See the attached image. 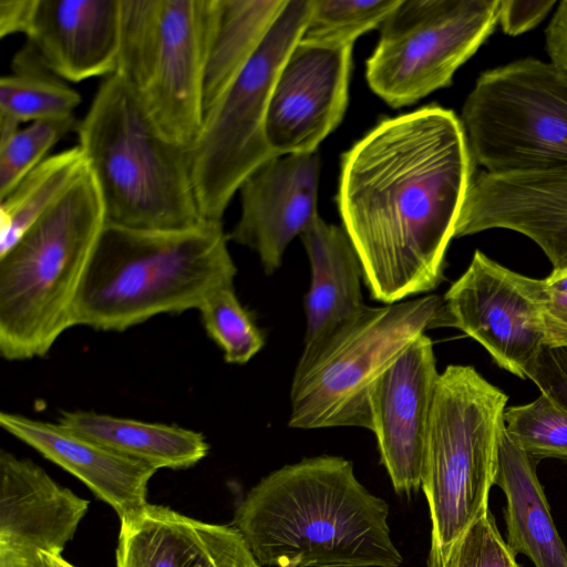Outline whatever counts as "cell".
Wrapping results in <instances>:
<instances>
[{
	"label": "cell",
	"instance_id": "cell-23",
	"mask_svg": "<svg viewBox=\"0 0 567 567\" xmlns=\"http://www.w3.org/2000/svg\"><path fill=\"white\" fill-rule=\"evenodd\" d=\"M287 0H206L203 121L247 65Z\"/></svg>",
	"mask_w": 567,
	"mask_h": 567
},
{
	"label": "cell",
	"instance_id": "cell-3",
	"mask_svg": "<svg viewBox=\"0 0 567 567\" xmlns=\"http://www.w3.org/2000/svg\"><path fill=\"white\" fill-rule=\"evenodd\" d=\"M223 221L182 229L105 224L83 278L74 326L121 332L163 313L199 309L237 272Z\"/></svg>",
	"mask_w": 567,
	"mask_h": 567
},
{
	"label": "cell",
	"instance_id": "cell-30",
	"mask_svg": "<svg viewBox=\"0 0 567 567\" xmlns=\"http://www.w3.org/2000/svg\"><path fill=\"white\" fill-rule=\"evenodd\" d=\"M75 117L31 122L0 144V199L44 158L65 134L76 130Z\"/></svg>",
	"mask_w": 567,
	"mask_h": 567
},
{
	"label": "cell",
	"instance_id": "cell-8",
	"mask_svg": "<svg viewBox=\"0 0 567 567\" xmlns=\"http://www.w3.org/2000/svg\"><path fill=\"white\" fill-rule=\"evenodd\" d=\"M460 120L487 173L567 167V74L550 61L529 56L483 72Z\"/></svg>",
	"mask_w": 567,
	"mask_h": 567
},
{
	"label": "cell",
	"instance_id": "cell-4",
	"mask_svg": "<svg viewBox=\"0 0 567 567\" xmlns=\"http://www.w3.org/2000/svg\"><path fill=\"white\" fill-rule=\"evenodd\" d=\"M75 131L107 225L165 230L204 220L194 190L189 147L159 132L116 73L100 83Z\"/></svg>",
	"mask_w": 567,
	"mask_h": 567
},
{
	"label": "cell",
	"instance_id": "cell-18",
	"mask_svg": "<svg viewBox=\"0 0 567 567\" xmlns=\"http://www.w3.org/2000/svg\"><path fill=\"white\" fill-rule=\"evenodd\" d=\"M122 0H35L25 33L42 62L64 81L116 70Z\"/></svg>",
	"mask_w": 567,
	"mask_h": 567
},
{
	"label": "cell",
	"instance_id": "cell-28",
	"mask_svg": "<svg viewBox=\"0 0 567 567\" xmlns=\"http://www.w3.org/2000/svg\"><path fill=\"white\" fill-rule=\"evenodd\" d=\"M198 310L206 333L226 362L245 364L262 349L264 334L238 300L234 286L214 291Z\"/></svg>",
	"mask_w": 567,
	"mask_h": 567
},
{
	"label": "cell",
	"instance_id": "cell-34",
	"mask_svg": "<svg viewBox=\"0 0 567 567\" xmlns=\"http://www.w3.org/2000/svg\"><path fill=\"white\" fill-rule=\"evenodd\" d=\"M555 4V0H501L498 25L508 35H519L543 21Z\"/></svg>",
	"mask_w": 567,
	"mask_h": 567
},
{
	"label": "cell",
	"instance_id": "cell-39",
	"mask_svg": "<svg viewBox=\"0 0 567 567\" xmlns=\"http://www.w3.org/2000/svg\"><path fill=\"white\" fill-rule=\"evenodd\" d=\"M288 567H292V566H288Z\"/></svg>",
	"mask_w": 567,
	"mask_h": 567
},
{
	"label": "cell",
	"instance_id": "cell-21",
	"mask_svg": "<svg viewBox=\"0 0 567 567\" xmlns=\"http://www.w3.org/2000/svg\"><path fill=\"white\" fill-rule=\"evenodd\" d=\"M309 258L311 280L305 298L302 353L312 351L365 305L359 255L343 227L317 216L300 235Z\"/></svg>",
	"mask_w": 567,
	"mask_h": 567
},
{
	"label": "cell",
	"instance_id": "cell-37",
	"mask_svg": "<svg viewBox=\"0 0 567 567\" xmlns=\"http://www.w3.org/2000/svg\"><path fill=\"white\" fill-rule=\"evenodd\" d=\"M0 567H49L42 554H27L0 548Z\"/></svg>",
	"mask_w": 567,
	"mask_h": 567
},
{
	"label": "cell",
	"instance_id": "cell-11",
	"mask_svg": "<svg viewBox=\"0 0 567 567\" xmlns=\"http://www.w3.org/2000/svg\"><path fill=\"white\" fill-rule=\"evenodd\" d=\"M501 0H400L367 60L370 89L391 107L450 86L498 25Z\"/></svg>",
	"mask_w": 567,
	"mask_h": 567
},
{
	"label": "cell",
	"instance_id": "cell-27",
	"mask_svg": "<svg viewBox=\"0 0 567 567\" xmlns=\"http://www.w3.org/2000/svg\"><path fill=\"white\" fill-rule=\"evenodd\" d=\"M400 0H312V11L300 41L324 45H353L361 34L378 28Z\"/></svg>",
	"mask_w": 567,
	"mask_h": 567
},
{
	"label": "cell",
	"instance_id": "cell-35",
	"mask_svg": "<svg viewBox=\"0 0 567 567\" xmlns=\"http://www.w3.org/2000/svg\"><path fill=\"white\" fill-rule=\"evenodd\" d=\"M549 61L567 74V0L559 1L545 31Z\"/></svg>",
	"mask_w": 567,
	"mask_h": 567
},
{
	"label": "cell",
	"instance_id": "cell-1",
	"mask_svg": "<svg viewBox=\"0 0 567 567\" xmlns=\"http://www.w3.org/2000/svg\"><path fill=\"white\" fill-rule=\"evenodd\" d=\"M473 162L461 120L439 105L383 120L342 155L338 209L372 299L400 302L444 280Z\"/></svg>",
	"mask_w": 567,
	"mask_h": 567
},
{
	"label": "cell",
	"instance_id": "cell-12",
	"mask_svg": "<svg viewBox=\"0 0 567 567\" xmlns=\"http://www.w3.org/2000/svg\"><path fill=\"white\" fill-rule=\"evenodd\" d=\"M522 277L476 250L466 271L444 295L435 327L462 330L501 368L526 379L546 334L540 310Z\"/></svg>",
	"mask_w": 567,
	"mask_h": 567
},
{
	"label": "cell",
	"instance_id": "cell-38",
	"mask_svg": "<svg viewBox=\"0 0 567 567\" xmlns=\"http://www.w3.org/2000/svg\"><path fill=\"white\" fill-rule=\"evenodd\" d=\"M41 554L44 557L49 567H74L72 564L63 559L61 555H52L47 553Z\"/></svg>",
	"mask_w": 567,
	"mask_h": 567
},
{
	"label": "cell",
	"instance_id": "cell-17",
	"mask_svg": "<svg viewBox=\"0 0 567 567\" xmlns=\"http://www.w3.org/2000/svg\"><path fill=\"white\" fill-rule=\"evenodd\" d=\"M120 520L117 567H262L233 525L148 503Z\"/></svg>",
	"mask_w": 567,
	"mask_h": 567
},
{
	"label": "cell",
	"instance_id": "cell-24",
	"mask_svg": "<svg viewBox=\"0 0 567 567\" xmlns=\"http://www.w3.org/2000/svg\"><path fill=\"white\" fill-rule=\"evenodd\" d=\"M58 422L121 455L159 468H187L208 453L205 436L176 425L112 416L93 411H64Z\"/></svg>",
	"mask_w": 567,
	"mask_h": 567
},
{
	"label": "cell",
	"instance_id": "cell-10",
	"mask_svg": "<svg viewBox=\"0 0 567 567\" xmlns=\"http://www.w3.org/2000/svg\"><path fill=\"white\" fill-rule=\"evenodd\" d=\"M206 0H122L114 73L169 141L190 147L203 126Z\"/></svg>",
	"mask_w": 567,
	"mask_h": 567
},
{
	"label": "cell",
	"instance_id": "cell-32",
	"mask_svg": "<svg viewBox=\"0 0 567 567\" xmlns=\"http://www.w3.org/2000/svg\"><path fill=\"white\" fill-rule=\"evenodd\" d=\"M522 280L540 310L546 334L545 346H567V270L551 271L544 279L523 275Z\"/></svg>",
	"mask_w": 567,
	"mask_h": 567
},
{
	"label": "cell",
	"instance_id": "cell-15",
	"mask_svg": "<svg viewBox=\"0 0 567 567\" xmlns=\"http://www.w3.org/2000/svg\"><path fill=\"white\" fill-rule=\"evenodd\" d=\"M433 343L424 333L380 375L370 391L372 432L394 489L421 487L425 436L439 379Z\"/></svg>",
	"mask_w": 567,
	"mask_h": 567
},
{
	"label": "cell",
	"instance_id": "cell-14",
	"mask_svg": "<svg viewBox=\"0 0 567 567\" xmlns=\"http://www.w3.org/2000/svg\"><path fill=\"white\" fill-rule=\"evenodd\" d=\"M503 228L532 239L567 270V167L473 176L454 238Z\"/></svg>",
	"mask_w": 567,
	"mask_h": 567
},
{
	"label": "cell",
	"instance_id": "cell-5",
	"mask_svg": "<svg viewBox=\"0 0 567 567\" xmlns=\"http://www.w3.org/2000/svg\"><path fill=\"white\" fill-rule=\"evenodd\" d=\"M87 171L24 236L0 256V353L9 361L45 355L74 326L76 298L105 226Z\"/></svg>",
	"mask_w": 567,
	"mask_h": 567
},
{
	"label": "cell",
	"instance_id": "cell-26",
	"mask_svg": "<svg viewBox=\"0 0 567 567\" xmlns=\"http://www.w3.org/2000/svg\"><path fill=\"white\" fill-rule=\"evenodd\" d=\"M81 94L54 74L27 42L0 79V114L19 123L74 117Z\"/></svg>",
	"mask_w": 567,
	"mask_h": 567
},
{
	"label": "cell",
	"instance_id": "cell-2",
	"mask_svg": "<svg viewBox=\"0 0 567 567\" xmlns=\"http://www.w3.org/2000/svg\"><path fill=\"white\" fill-rule=\"evenodd\" d=\"M389 506L341 456L320 455L261 478L231 525L261 566L399 567Z\"/></svg>",
	"mask_w": 567,
	"mask_h": 567
},
{
	"label": "cell",
	"instance_id": "cell-9",
	"mask_svg": "<svg viewBox=\"0 0 567 567\" xmlns=\"http://www.w3.org/2000/svg\"><path fill=\"white\" fill-rule=\"evenodd\" d=\"M311 11L312 0H287L247 65L205 116L202 131L189 147L194 190L203 219L221 221L243 182L276 156L266 137L270 94Z\"/></svg>",
	"mask_w": 567,
	"mask_h": 567
},
{
	"label": "cell",
	"instance_id": "cell-25",
	"mask_svg": "<svg viewBox=\"0 0 567 567\" xmlns=\"http://www.w3.org/2000/svg\"><path fill=\"white\" fill-rule=\"evenodd\" d=\"M87 171L79 145L45 157L0 199V256L49 212Z\"/></svg>",
	"mask_w": 567,
	"mask_h": 567
},
{
	"label": "cell",
	"instance_id": "cell-29",
	"mask_svg": "<svg viewBox=\"0 0 567 567\" xmlns=\"http://www.w3.org/2000/svg\"><path fill=\"white\" fill-rule=\"evenodd\" d=\"M504 422L508 436L533 460L567 461V412L544 394L528 404L506 408Z\"/></svg>",
	"mask_w": 567,
	"mask_h": 567
},
{
	"label": "cell",
	"instance_id": "cell-13",
	"mask_svg": "<svg viewBox=\"0 0 567 567\" xmlns=\"http://www.w3.org/2000/svg\"><path fill=\"white\" fill-rule=\"evenodd\" d=\"M352 45L298 41L275 80L266 137L276 155L317 152L340 124L349 100Z\"/></svg>",
	"mask_w": 567,
	"mask_h": 567
},
{
	"label": "cell",
	"instance_id": "cell-7",
	"mask_svg": "<svg viewBox=\"0 0 567 567\" xmlns=\"http://www.w3.org/2000/svg\"><path fill=\"white\" fill-rule=\"evenodd\" d=\"M442 303L443 298L425 295L364 306L312 351L301 353L291 382L288 426L371 431L373 384L426 329L435 327Z\"/></svg>",
	"mask_w": 567,
	"mask_h": 567
},
{
	"label": "cell",
	"instance_id": "cell-22",
	"mask_svg": "<svg viewBox=\"0 0 567 567\" xmlns=\"http://www.w3.org/2000/svg\"><path fill=\"white\" fill-rule=\"evenodd\" d=\"M536 464L504 429L494 485L506 498V542L515 555H525L535 567H567V548L554 524Z\"/></svg>",
	"mask_w": 567,
	"mask_h": 567
},
{
	"label": "cell",
	"instance_id": "cell-6",
	"mask_svg": "<svg viewBox=\"0 0 567 567\" xmlns=\"http://www.w3.org/2000/svg\"><path fill=\"white\" fill-rule=\"evenodd\" d=\"M507 400L471 365L450 364L439 375L421 481L431 518L426 567H446L455 544L489 508Z\"/></svg>",
	"mask_w": 567,
	"mask_h": 567
},
{
	"label": "cell",
	"instance_id": "cell-31",
	"mask_svg": "<svg viewBox=\"0 0 567 567\" xmlns=\"http://www.w3.org/2000/svg\"><path fill=\"white\" fill-rule=\"evenodd\" d=\"M446 567H522L502 537L489 508L455 544Z\"/></svg>",
	"mask_w": 567,
	"mask_h": 567
},
{
	"label": "cell",
	"instance_id": "cell-36",
	"mask_svg": "<svg viewBox=\"0 0 567 567\" xmlns=\"http://www.w3.org/2000/svg\"><path fill=\"white\" fill-rule=\"evenodd\" d=\"M35 0H0V37L20 32L25 34Z\"/></svg>",
	"mask_w": 567,
	"mask_h": 567
},
{
	"label": "cell",
	"instance_id": "cell-20",
	"mask_svg": "<svg viewBox=\"0 0 567 567\" xmlns=\"http://www.w3.org/2000/svg\"><path fill=\"white\" fill-rule=\"evenodd\" d=\"M1 427L82 481L120 519L143 508L156 470L66 429L17 413H0Z\"/></svg>",
	"mask_w": 567,
	"mask_h": 567
},
{
	"label": "cell",
	"instance_id": "cell-33",
	"mask_svg": "<svg viewBox=\"0 0 567 567\" xmlns=\"http://www.w3.org/2000/svg\"><path fill=\"white\" fill-rule=\"evenodd\" d=\"M544 394L567 412V346H543L526 371Z\"/></svg>",
	"mask_w": 567,
	"mask_h": 567
},
{
	"label": "cell",
	"instance_id": "cell-19",
	"mask_svg": "<svg viewBox=\"0 0 567 567\" xmlns=\"http://www.w3.org/2000/svg\"><path fill=\"white\" fill-rule=\"evenodd\" d=\"M89 505L31 460L0 452V548L61 555Z\"/></svg>",
	"mask_w": 567,
	"mask_h": 567
},
{
	"label": "cell",
	"instance_id": "cell-16",
	"mask_svg": "<svg viewBox=\"0 0 567 567\" xmlns=\"http://www.w3.org/2000/svg\"><path fill=\"white\" fill-rule=\"evenodd\" d=\"M319 171L317 152L276 155L240 185L241 214L228 238L255 251L267 275L318 216Z\"/></svg>",
	"mask_w": 567,
	"mask_h": 567
}]
</instances>
